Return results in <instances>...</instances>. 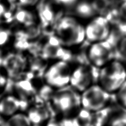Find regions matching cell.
Returning <instances> with one entry per match:
<instances>
[{"label":"cell","instance_id":"1","mask_svg":"<svg viewBox=\"0 0 126 126\" xmlns=\"http://www.w3.org/2000/svg\"><path fill=\"white\" fill-rule=\"evenodd\" d=\"M56 37L64 46H77L86 39L85 28L72 17L61 19L56 27Z\"/></svg>","mask_w":126,"mask_h":126},{"label":"cell","instance_id":"2","mask_svg":"<svg viewBox=\"0 0 126 126\" xmlns=\"http://www.w3.org/2000/svg\"><path fill=\"white\" fill-rule=\"evenodd\" d=\"M99 82L101 86L109 93L120 90L126 82V67L116 61L109 62L101 69Z\"/></svg>","mask_w":126,"mask_h":126},{"label":"cell","instance_id":"3","mask_svg":"<svg viewBox=\"0 0 126 126\" xmlns=\"http://www.w3.org/2000/svg\"><path fill=\"white\" fill-rule=\"evenodd\" d=\"M51 100L56 110L65 115L75 112L81 105V96L74 89L67 88H60V89L54 92L51 95Z\"/></svg>","mask_w":126,"mask_h":126},{"label":"cell","instance_id":"4","mask_svg":"<svg viewBox=\"0 0 126 126\" xmlns=\"http://www.w3.org/2000/svg\"><path fill=\"white\" fill-rule=\"evenodd\" d=\"M109 92L101 85H91L82 92L81 104L85 109L97 112L103 109L109 101Z\"/></svg>","mask_w":126,"mask_h":126},{"label":"cell","instance_id":"5","mask_svg":"<svg viewBox=\"0 0 126 126\" xmlns=\"http://www.w3.org/2000/svg\"><path fill=\"white\" fill-rule=\"evenodd\" d=\"M72 71L65 61L60 60L51 66L45 74V80L50 86L60 88L70 84Z\"/></svg>","mask_w":126,"mask_h":126},{"label":"cell","instance_id":"6","mask_svg":"<svg viewBox=\"0 0 126 126\" xmlns=\"http://www.w3.org/2000/svg\"><path fill=\"white\" fill-rule=\"evenodd\" d=\"M110 32L109 22L102 16L96 17L85 27L86 39L93 43L104 41Z\"/></svg>","mask_w":126,"mask_h":126},{"label":"cell","instance_id":"7","mask_svg":"<svg viewBox=\"0 0 126 126\" xmlns=\"http://www.w3.org/2000/svg\"><path fill=\"white\" fill-rule=\"evenodd\" d=\"M111 55V46L105 41L94 43L88 51L90 61L96 67H103L107 64Z\"/></svg>","mask_w":126,"mask_h":126},{"label":"cell","instance_id":"8","mask_svg":"<svg viewBox=\"0 0 126 126\" xmlns=\"http://www.w3.org/2000/svg\"><path fill=\"white\" fill-rule=\"evenodd\" d=\"M93 80L90 71L86 67L81 66L72 72L70 84L76 91L82 92L91 86Z\"/></svg>","mask_w":126,"mask_h":126},{"label":"cell","instance_id":"9","mask_svg":"<svg viewBox=\"0 0 126 126\" xmlns=\"http://www.w3.org/2000/svg\"><path fill=\"white\" fill-rule=\"evenodd\" d=\"M63 46L57 37H51L43 47V55L46 58L63 61L67 60L70 57V54L65 51Z\"/></svg>","mask_w":126,"mask_h":126},{"label":"cell","instance_id":"10","mask_svg":"<svg viewBox=\"0 0 126 126\" xmlns=\"http://www.w3.org/2000/svg\"><path fill=\"white\" fill-rule=\"evenodd\" d=\"M27 102L22 101L16 97L7 96L0 98V116L11 117L18 113L21 108L27 106Z\"/></svg>","mask_w":126,"mask_h":126},{"label":"cell","instance_id":"11","mask_svg":"<svg viewBox=\"0 0 126 126\" xmlns=\"http://www.w3.org/2000/svg\"><path fill=\"white\" fill-rule=\"evenodd\" d=\"M3 65L9 76H15L23 71L26 66V61L21 56L11 55L4 60Z\"/></svg>","mask_w":126,"mask_h":126},{"label":"cell","instance_id":"12","mask_svg":"<svg viewBox=\"0 0 126 126\" xmlns=\"http://www.w3.org/2000/svg\"><path fill=\"white\" fill-rule=\"evenodd\" d=\"M14 88L18 95V98L25 102L32 98L36 92L33 84L28 79L23 78L17 81L15 84Z\"/></svg>","mask_w":126,"mask_h":126},{"label":"cell","instance_id":"13","mask_svg":"<svg viewBox=\"0 0 126 126\" xmlns=\"http://www.w3.org/2000/svg\"><path fill=\"white\" fill-rule=\"evenodd\" d=\"M32 125L39 126L44 123L50 117V114L46 108L35 107L31 108L27 114Z\"/></svg>","mask_w":126,"mask_h":126},{"label":"cell","instance_id":"14","mask_svg":"<svg viewBox=\"0 0 126 126\" xmlns=\"http://www.w3.org/2000/svg\"><path fill=\"white\" fill-rule=\"evenodd\" d=\"M39 15L44 26H48L55 21V15L48 4L42 5L40 7Z\"/></svg>","mask_w":126,"mask_h":126},{"label":"cell","instance_id":"15","mask_svg":"<svg viewBox=\"0 0 126 126\" xmlns=\"http://www.w3.org/2000/svg\"><path fill=\"white\" fill-rule=\"evenodd\" d=\"M75 13L79 17L85 18H90L95 15L94 11L92 4L86 2H81L78 4L75 8Z\"/></svg>","mask_w":126,"mask_h":126},{"label":"cell","instance_id":"16","mask_svg":"<svg viewBox=\"0 0 126 126\" xmlns=\"http://www.w3.org/2000/svg\"><path fill=\"white\" fill-rule=\"evenodd\" d=\"M7 123L8 126H32L27 115L21 113H17L10 117Z\"/></svg>","mask_w":126,"mask_h":126},{"label":"cell","instance_id":"17","mask_svg":"<svg viewBox=\"0 0 126 126\" xmlns=\"http://www.w3.org/2000/svg\"><path fill=\"white\" fill-rule=\"evenodd\" d=\"M15 18L18 22L26 26H32L34 23V17L32 14L24 10L17 12L15 15Z\"/></svg>","mask_w":126,"mask_h":126},{"label":"cell","instance_id":"18","mask_svg":"<svg viewBox=\"0 0 126 126\" xmlns=\"http://www.w3.org/2000/svg\"><path fill=\"white\" fill-rule=\"evenodd\" d=\"M110 4L109 0H94L92 6L96 12L102 13L105 12Z\"/></svg>","mask_w":126,"mask_h":126},{"label":"cell","instance_id":"19","mask_svg":"<svg viewBox=\"0 0 126 126\" xmlns=\"http://www.w3.org/2000/svg\"><path fill=\"white\" fill-rule=\"evenodd\" d=\"M118 97L121 104L126 108V82L120 89Z\"/></svg>","mask_w":126,"mask_h":126},{"label":"cell","instance_id":"20","mask_svg":"<svg viewBox=\"0 0 126 126\" xmlns=\"http://www.w3.org/2000/svg\"><path fill=\"white\" fill-rule=\"evenodd\" d=\"M118 50L121 55L126 57V37L121 40L118 43Z\"/></svg>","mask_w":126,"mask_h":126},{"label":"cell","instance_id":"21","mask_svg":"<svg viewBox=\"0 0 126 126\" xmlns=\"http://www.w3.org/2000/svg\"><path fill=\"white\" fill-rule=\"evenodd\" d=\"M118 12L119 16L123 20L126 21V0L121 3Z\"/></svg>","mask_w":126,"mask_h":126},{"label":"cell","instance_id":"22","mask_svg":"<svg viewBox=\"0 0 126 126\" xmlns=\"http://www.w3.org/2000/svg\"><path fill=\"white\" fill-rule=\"evenodd\" d=\"M58 3H62L67 6H70L74 4L76 0H55Z\"/></svg>","mask_w":126,"mask_h":126},{"label":"cell","instance_id":"23","mask_svg":"<svg viewBox=\"0 0 126 126\" xmlns=\"http://www.w3.org/2000/svg\"><path fill=\"white\" fill-rule=\"evenodd\" d=\"M6 84V78L3 77V76L2 75V74L0 73V91L4 87Z\"/></svg>","mask_w":126,"mask_h":126},{"label":"cell","instance_id":"24","mask_svg":"<svg viewBox=\"0 0 126 126\" xmlns=\"http://www.w3.org/2000/svg\"><path fill=\"white\" fill-rule=\"evenodd\" d=\"M47 126H62V122L61 123H58L55 122L54 121H49V122L48 123Z\"/></svg>","mask_w":126,"mask_h":126},{"label":"cell","instance_id":"25","mask_svg":"<svg viewBox=\"0 0 126 126\" xmlns=\"http://www.w3.org/2000/svg\"><path fill=\"white\" fill-rule=\"evenodd\" d=\"M7 12L6 11V9L2 5L1 3H0V17L2 16H4Z\"/></svg>","mask_w":126,"mask_h":126},{"label":"cell","instance_id":"26","mask_svg":"<svg viewBox=\"0 0 126 126\" xmlns=\"http://www.w3.org/2000/svg\"><path fill=\"white\" fill-rule=\"evenodd\" d=\"M0 126H8L7 121H4L1 116H0Z\"/></svg>","mask_w":126,"mask_h":126},{"label":"cell","instance_id":"27","mask_svg":"<svg viewBox=\"0 0 126 126\" xmlns=\"http://www.w3.org/2000/svg\"><path fill=\"white\" fill-rule=\"evenodd\" d=\"M30 1L31 5H33V4H34L38 1V0H30Z\"/></svg>","mask_w":126,"mask_h":126}]
</instances>
